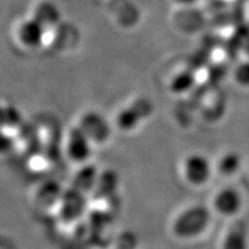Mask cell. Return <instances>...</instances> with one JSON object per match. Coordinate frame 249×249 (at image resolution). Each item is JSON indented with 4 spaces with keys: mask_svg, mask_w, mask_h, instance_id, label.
<instances>
[{
    "mask_svg": "<svg viewBox=\"0 0 249 249\" xmlns=\"http://www.w3.org/2000/svg\"><path fill=\"white\" fill-rule=\"evenodd\" d=\"M210 165L202 156H191L183 165V174L194 185L204 183L210 177Z\"/></svg>",
    "mask_w": 249,
    "mask_h": 249,
    "instance_id": "obj_1",
    "label": "cell"
},
{
    "mask_svg": "<svg viewBox=\"0 0 249 249\" xmlns=\"http://www.w3.org/2000/svg\"><path fill=\"white\" fill-rule=\"evenodd\" d=\"M241 195L234 188H224L214 197V208L220 214L233 216L241 209Z\"/></svg>",
    "mask_w": 249,
    "mask_h": 249,
    "instance_id": "obj_2",
    "label": "cell"
},
{
    "mask_svg": "<svg viewBox=\"0 0 249 249\" xmlns=\"http://www.w3.org/2000/svg\"><path fill=\"white\" fill-rule=\"evenodd\" d=\"M45 36V26L36 18L24 22L18 30V37L24 45L36 48L43 43Z\"/></svg>",
    "mask_w": 249,
    "mask_h": 249,
    "instance_id": "obj_3",
    "label": "cell"
},
{
    "mask_svg": "<svg viewBox=\"0 0 249 249\" xmlns=\"http://www.w3.org/2000/svg\"><path fill=\"white\" fill-rule=\"evenodd\" d=\"M35 18L45 27H49L58 23L59 18H60V13H59L58 8L53 4L44 2V4L38 6Z\"/></svg>",
    "mask_w": 249,
    "mask_h": 249,
    "instance_id": "obj_4",
    "label": "cell"
},
{
    "mask_svg": "<svg viewBox=\"0 0 249 249\" xmlns=\"http://www.w3.org/2000/svg\"><path fill=\"white\" fill-rule=\"evenodd\" d=\"M194 75L191 71H185L179 73L172 81V89L176 92L187 91L194 85Z\"/></svg>",
    "mask_w": 249,
    "mask_h": 249,
    "instance_id": "obj_5",
    "label": "cell"
},
{
    "mask_svg": "<svg viewBox=\"0 0 249 249\" xmlns=\"http://www.w3.org/2000/svg\"><path fill=\"white\" fill-rule=\"evenodd\" d=\"M234 79L241 87H249V59L242 61L234 70Z\"/></svg>",
    "mask_w": 249,
    "mask_h": 249,
    "instance_id": "obj_6",
    "label": "cell"
},
{
    "mask_svg": "<svg viewBox=\"0 0 249 249\" xmlns=\"http://www.w3.org/2000/svg\"><path fill=\"white\" fill-rule=\"evenodd\" d=\"M238 164L239 160L235 156H224L219 163V169L222 170V172L224 173H233L236 169H238Z\"/></svg>",
    "mask_w": 249,
    "mask_h": 249,
    "instance_id": "obj_7",
    "label": "cell"
},
{
    "mask_svg": "<svg viewBox=\"0 0 249 249\" xmlns=\"http://www.w3.org/2000/svg\"><path fill=\"white\" fill-rule=\"evenodd\" d=\"M176 1H178L179 4H182V5H192L197 1V0H176Z\"/></svg>",
    "mask_w": 249,
    "mask_h": 249,
    "instance_id": "obj_8",
    "label": "cell"
},
{
    "mask_svg": "<svg viewBox=\"0 0 249 249\" xmlns=\"http://www.w3.org/2000/svg\"><path fill=\"white\" fill-rule=\"evenodd\" d=\"M244 50H245L246 54H247L248 58H249V38L246 39V42H245V44H244Z\"/></svg>",
    "mask_w": 249,
    "mask_h": 249,
    "instance_id": "obj_9",
    "label": "cell"
}]
</instances>
